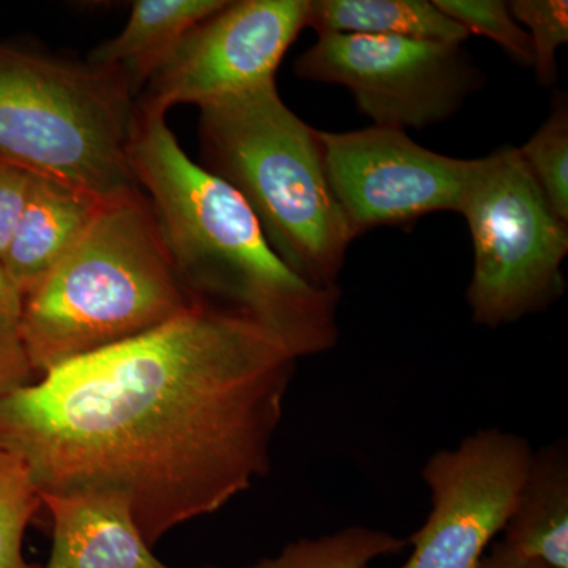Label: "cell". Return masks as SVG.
I'll return each instance as SVG.
<instances>
[{"instance_id":"obj_1","label":"cell","mask_w":568,"mask_h":568,"mask_svg":"<svg viewBox=\"0 0 568 568\" xmlns=\"http://www.w3.org/2000/svg\"><path fill=\"white\" fill-rule=\"evenodd\" d=\"M297 358L260 321L194 297L148 334L0 396V448L40 495L125 497L153 547L267 476Z\"/></svg>"},{"instance_id":"obj_2","label":"cell","mask_w":568,"mask_h":568,"mask_svg":"<svg viewBox=\"0 0 568 568\" xmlns=\"http://www.w3.org/2000/svg\"><path fill=\"white\" fill-rule=\"evenodd\" d=\"M126 155L193 297L260 321L297 357L335 346L338 287L312 286L276 256L244 197L183 152L166 112L134 102Z\"/></svg>"},{"instance_id":"obj_3","label":"cell","mask_w":568,"mask_h":568,"mask_svg":"<svg viewBox=\"0 0 568 568\" xmlns=\"http://www.w3.org/2000/svg\"><path fill=\"white\" fill-rule=\"evenodd\" d=\"M193 301L138 190L106 201L80 242L22 297L17 334L40 377L148 334Z\"/></svg>"},{"instance_id":"obj_4","label":"cell","mask_w":568,"mask_h":568,"mask_svg":"<svg viewBox=\"0 0 568 568\" xmlns=\"http://www.w3.org/2000/svg\"><path fill=\"white\" fill-rule=\"evenodd\" d=\"M200 112L201 166L244 197L298 278L338 287L354 235L332 192L320 132L284 104L275 81Z\"/></svg>"},{"instance_id":"obj_5","label":"cell","mask_w":568,"mask_h":568,"mask_svg":"<svg viewBox=\"0 0 568 568\" xmlns=\"http://www.w3.org/2000/svg\"><path fill=\"white\" fill-rule=\"evenodd\" d=\"M134 100L118 71L0 41V162L106 203L138 192Z\"/></svg>"},{"instance_id":"obj_6","label":"cell","mask_w":568,"mask_h":568,"mask_svg":"<svg viewBox=\"0 0 568 568\" xmlns=\"http://www.w3.org/2000/svg\"><path fill=\"white\" fill-rule=\"evenodd\" d=\"M458 213L473 239L467 302L474 323L514 324L564 294L568 223L552 211L517 148L477 159Z\"/></svg>"},{"instance_id":"obj_7","label":"cell","mask_w":568,"mask_h":568,"mask_svg":"<svg viewBox=\"0 0 568 568\" xmlns=\"http://www.w3.org/2000/svg\"><path fill=\"white\" fill-rule=\"evenodd\" d=\"M294 70L342 85L375 125L399 130L448 121L480 85L462 44L402 37L321 33Z\"/></svg>"},{"instance_id":"obj_8","label":"cell","mask_w":568,"mask_h":568,"mask_svg":"<svg viewBox=\"0 0 568 568\" xmlns=\"http://www.w3.org/2000/svg\"><path fill=\"white\" fill-rule=\"evenodd\" d=\"M532 454L525 437L489 428L433 455L422 476L433 508L407 538L414 549L402 568H480L514 511Z\"/></svg>"},{"instance_id":"obj_9","label":"cell","mask_w":568,"mask_h":568,"mask_svg":"<svg viewBox=\"0 0 568 568\" xmlns=\"http://www.w3.org/2000/svg\"><path fill=\"white\" fill-rule=\"evenodd\" d=\"M325 170L354 239L381 226L459 212L477 159L440 155L406 130L368 126L320 132Z\"/></svg>"},{"instance_id":"obj_10","label":"cell","mask_w":568,"mask_h":568,"mask_svg":"<svg viewBox=\"0 0 568 568\" xmlns=\"http://www.w3.org/2000/svg\"><path fill=\"white\" fill-rule=\"evenodd\" d=\"M310 0H239L183 37L136 103L168 112L197 108L275 81L276 69L308 22Z\"/></svg>"},{"instance_id":"obj_11","label":"cell","mask_w":568,"mask_h":568,"mask_svg":"<svg viewBox=\"0 0 568 568\" xmlns=\"http://www.w3.org/2000/svg\"><path fill=\"white\" fill-rule=\"evenodd\" d=\"M40 496L50 515L52 547L39 568H171L153 555L125 497L102 491Z\"/></svg>"},{"instance_id":"obj_12","label":"cell","mask_w":568,"mask_h":568,"mask_svg":"<svg viewBox=\"0 0 568 568\" xmlns=\"http://www.w3.org/2000/svg\"><path fill=\"white\" fill-rule=\"evenodd\" d=\"M103 204L65 183L32 175L28 200L0 260L22 297L80 242Z\"/></svg>"},{"instance_id":"obj_13","label":"cell","mask_w":568,"mask_h":568,"mask_svg":"<svg viewBox=\"0 0 568 568\" xmlns=\"http://www.w3.org/2000/svg\"><path fill=\"white\" fill-rule=\"evenodd\" d=\"M224 3L226 0H136L122 32L99 44L85 62L118 71L136 100L183 37Z\"/></svg>"},{"instance_id":"obj_14","label":"cell","mask_w":568,"mask_h":568,"mask_svg":"<svg viewBox=\"0 0 568 568\" xmlns=\"http://www.w3.org/2000/svg\"><path fill=\"white\" fill-rule=\"evenodd\" d=\"M503 541L523 558L568 568V452L562 440L532 454Z\"/></svg>"},{"instance_id":"obj_15","label":"cell","mask_w":568,"mask_h":568,"mask_svg":"<svg viewBox=\"0 0 568 568\" xmlns=\"http://www.w3.org/2000/svg\"><path fill=\"white\" fill-rule=\"evenodd\" d=\"M306 28L463 44L469 33L426 0H310Z\"/></svg>"},{"instance_id":"obj_16","label":"cell","mask_w":568,"mask_h":568,"mask_svg":"<svg viewBox=\"0 0 568 568\" xmlns=\"http://www.w3.org/2000/svg\"><path fill=\"white\" fill-rule=\"evenodd\" d=\"M407 538L364 526H353L320 538H302L274 558L246 568H366L373 560L396 555Z\"/></svg>"},{"instance_id":"obj_17","label":"cell","mask_w":568,"mask_h":568,"mask_svg":"<svg viewBox=\"0 0 568 568\" xmlns=\"http://www.w3.org/2000/svg\"><path fill=\"white\" fill-rule=\"evenodd\" d=\"M40 508L43 503L28 466L0 448V568H39L26 560L22 545Z\"/></svg>"},{"instance_id":"obj_18","label":"cell","mask_w":568,"mask_h":568,"mask_svg":"<svg viewBox=\"0 0 568 568\" xmlns=\"http://www.w3.org/2000/svg\"><path fill=\"white\" fill-rule=\"evenodd\" d=\"M552 211L568 223V110L559 104L526 144L517 148Z\"/></svg>"},{"instance_id":"obj_19","label":"cell","mask_w":568,"mask_h":568,"mask_svg":"<svg viewBox=\"0 0 568 568\" xmlns=\"http://www.w3.org/2000/svg\"><path fill=\"white\" fill-rule=\"evenodd\" d=\"M437 9L458 22L467 33L485 37L499 44L523 67H532V44L528 32L518 24L500 0H433Z\"/></svg>"},{"instance_id":"obj_20","label":"cell","mask_w":568,"mask_h":568,"mask_svg":"<svg viewBox=\"0 0 568 568\" xmlns=\"http://www.w3.org/2000/svg\"><path fill=\"white\" fill-rule=\"evenodd\" d=\"M508 9L528 32L538 82L551 85L558 77L556 55L568 41L567 0H514Z\"/></svg>"},{"instance_id":"obj_21","label":"cell","mask_w":568,"mask_h":568,"mask_svg":"<svg viewBox=\"0 0 568 568\" xmlns=\"http://www.w3.org/2000/svg\"><path fill=\"white\" fill-rule=\"evenodd\" d=\"M32 175L20 168L0 162V260L28 200Z\"/></svg>"},{"instance_id":"obj_22","label":"cell","mask_w":568,"mask_h":568,"mask_svg":"<svg viewBox=\"0 0 568 568\" xmlns=\"http://www.w3.org/2000/svg\"><path fill=\"white\" fill-rule=\"evenodd\" d=\"M39 379L17 331L0 328V396Z\"/></svg>"},{"instance_id":"obj_23","label":"cell","mask_w":568,"mask_h":568,"mask_svg":"<svg viewBox=\"0 0 568 568\" xmlns=\"http://www.w3.org/2000/svg\"><path fill=\"white\" fill-rule=\"evenodd\" d=\"M22 295L0 264V328L17 331L20 324Z\"/></svg>"},{"instance_id":"obj_24","label":"cell","mask_w":568,"mask_h":568,"mask_svg":"<svg viewBox=\"0 0 568 568\" xmlns=\"http://www.w3.org/2000/svg\"><path fill=\"white\" fill-rule=\"evenodd\" d=\"M480 568H549L538 560L523 558L517 552L511 551L504 541H499L493 547L491 552L485 556Z\"/></svg>"}]
</instances>
